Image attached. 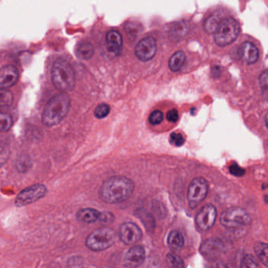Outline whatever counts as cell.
I'll return each instance as SVG.
<instances>
[{"mask_svg":"<svg viewBox=\"0 0 268 268\" xmlns=\"http://www.w3.org/2000/svg\"><path fill=\"white\" fill-rule=\"evenodd\" d=\"M134 184L130 178L115 175L104 182L100 189V199L109 204L123 202L132 196Z\"/></svg>","mask_w":268,"mask_h":268,"instance_id":"cell-1","label":"cell"},{"mask_svg":"<svg viewBox=\"0 0 268 268\" xmlns=\"http://www.w3.org/2000/svg\"><path fill=\"white\" fill-rule=\"evenodd\" d=\"M70 106V97L65 92L55 95L45 107L42 116L43 123L47 127L58 125L67 116Z\"/></svg>","mask_w":268,"mask_h":268,"instance_id":"cell-2","label":"cell"},{"mask_svg":"<svg viewBox=\"0 0 268 268\" xmlns=\"http://www.w3.org/2000/svg\"><path fill=\"white\" fill-rule=\"evenodd\" d=\"M52 81L57 90L71 92L76 86V75L73 67L64 59L58 58L52 68Z\"/></svg>","mask_w":268,"mask_h":268,"instance_id":"cell-3","label":"cell"},{"mask_svg":"<svg viewBox=\"0 0 268 268\" xmlns=\"http://www.w3.org/2000/svg\"><path fill=\"white\" fill-rule=\"evenodd\" d=\"M116 233L109 227H100L89 234L86 245L90 250L99 252L109 249L115 243Z\"/></svg>","mask_w":268,"mask_h":268,"instance_id":"cell-4","label":"cell"},{"mask_svg":"<svg viewBox=\"0 0 268 268\" xmlns=\"http://www.w3.org/2000/svg\"><path fill=\"white\" fill-rule=\"evenodd\" d=\"M240 33L239 22L231 17L222 20L214 35V40L220 47H225L236 41Z\"/></svg>","mask_w":268,"mask_h":268,"instance_id":"cell-5","label":"cell"},{"mask_svg":"<svg viewBox=\"0 0 268 268\" xmlns=\"http://www.w3.org/2000/svg\"><path fill=\"white\" fill-rule=\"evenodd\" d=\"M250 216L242 207H231L223 212L220 216V223L226 228H236L249 224Z\"/></svg>","mask_w":268,"mask_h":268,"instance_id":"cell-6","label":"cell"},{"mask_svg":"<svg viewBox=\"0 0 268 268\" xmlns=\"http://www.w3.org/2000/svg\"><path fill=\"white\" fill-rule=\"evenodd\" d=\"M47 188L43 184H35L21 190L15 199L17 207H24L37 202L47 194Z\"/></svg>","mask_w":268,"mask_h":268,"instance_id":"cell-7","label":"cell"},{"mask_svg":"<svg viewBox=\"0 0 268 268\" xmlns=\"http://www.w3.org/2000/svg\"><path fill=\"white\" fill-rule=\"evenodd\" d=\"M209 185L207 180L202 177L194 178L187 190V200L190 207H197L208 194Z\"/></svg>","mask_w":268,"mask_h":268,"instance_id":"cell-8","label":"cell"},{"mask_svg":"<svg viewBox=\"0 0 268 268\" xmlns=\"http://www.w3.org/2000/svg\"><path fill=\"white\" fill-rule=\"evenodd\" d=\"M157 52V42L152 37H145L138 43L135 54L139 60L148 62L155 57Z\"/></svg>","mask_w":268,"mask_h":268,"instance_id":"cell-9","label":"cell"},{"mask_svg":"<svg viewBox=\"0 0 268 268\" xmlns=\"http://www.w3.org/2000/svg\"><path fill=\"white\" fill-rule=\"evenodd\" d=\"M217 214V210L213 204H207L196 216V224L200 230H210L215 223Z\"/></svg>","mask_w":268,"mask_h":268,"instance_id":"cell-10","label":"cell"},{"mask_svg":"<svg viewBox=\"0 0 268 268\" xmlns=\"http://www.w3.org/2000/svg\"><path fill=\"white\" fill-rule=\"evenodd\" d=\"M119 236L124 244L132 245L139 242L142 237V231L135 223H124L119 227Z\"/></svg>","mask_w":268,"mask_h":268,"instance_id":"cell-11","label":"cell"},{"mask_svg":"<svg viewBox=\"0 0 268 268\" xmlns=\"http://www.w3.org/2000/svg\"><path fill=\"white\" fill-rule=\"evenodd\" d=\"M18 71L15 66H4L0 69V89L10 88L17 83L18 80Z\"/></svg>","mask_w":268,"mask_h":268,"instance_id":"cell-12","label":"cell"},{"mask_svg":"<svg viewBox=\"0 0 268 268\" xmlns=\"http://www.w3.org/2000/svg\"><path fill=\"white\" fill-rule=\"evenodd\" d=\"M145 259V250L142 246H136L129 249L125 256V265L129 267L141 266Z\"/></svg>","mask_w":268,"mask_h":268,"instance_id":"cell-13","label":"cell"},{"mask_svg":"<svg viewBox=\"0 0 268 268\" xmlns=\"http://www.w3.org/2000/svg\"><path fill=\"white\" fill-rule=\"evenodd\" d=\"M239 55L247 64L256 63L259 57V50L250 42H245L239 49Z\"/></svg>","mask_w":268,"mask_h":268,"instance_id":"cell-14","label":"cell"},{"mask_svg":"<svg viewBox=\"0 0 268 268\" xmlns=\"http://www.w3.org/2000/svg\"><path fill=\"white\" fill-rule=\"evenodd\" d=\"M223 250V244L217 239H210L206 241L201 246L202 254L210 259H214L220 256Z\"/></svg>","mask_w":268,"mask_h":268,"instance_id":"cell-15","label":"cell"},{"mask_svg":"<svg viewBox=\"0 0 268 268\" xmlns=\"http://www.w3.org/2000/svg\"><path fill=\"white\" fill-rule=\"evenodd\" d=\"M107 49L111 53L117 54L122 48V38L116 30H111L106 35Z\"/></svg>","mask_w":268,"mask_h":268,"instance_id":"cell-16","label":"cell"},{"mask_svg":"<svg viewBox=\"0 0 268 268\" xmlns=\"http://www.w3.org/2000/svg\"><path fill=\"white\" fill-rule=\"evenodd\" d=\"M100 215H102V213L97 211V210L88 207V209H83V210L78 212L77 218L80 221L91 223H94L96 220H100Z\"/></svg>","mask_w":268,"mask_h":268,"instance_id":"cell-17","label":"cell"},{"mask_svg":"<svg viewBox=\"0 0 268 268\" xmlns=\"http://www.w3.org/2000/svg\"><path fill=\"white\" fill-rule=\"evenodd\" d=\"M168 246L174 252L181 250L184 245V239L180 232L174 230L168 237Z\"/></svg>","mask_w":268,"mask_h":268,"instance_id":"cell-18","label":"cell"},{"mask_svg":"<svg viewBox=\"0 0 268 268\" xmlns=\"http://www.w3.org/2000/svg\"><path fill=\"white\" fill-rule=\"evenodd\" d=\"M189 25L184 21L175 23L171 28V37L176 40H180L187 35Z\"/></svg>","mask_w":268,"mask_h":268,"instance_id":"cell-19","label":"cell"},{"mask_svg":"<svg viewBox=\"0 0 268 268\" xmlns=\"http://www.w3.org/2000/svg\"><path fill=\"white\" fill-rule=\"evenodd\" d=\"M93 54H94V47L89 42H82L78 47L77 55L79 58L87 60L91 58Z\"/></svg>","mask_w":268,"mask_h":268,"instance_id":"cell-20","label":"cell"},{"mask_svg":"<svg viewBox=\"0 0 268 268\" xmlns=\"http://www.w3.org/2000/svg\"><path fill=\"white\" fill-rule=\"evenodd\" d=\"M186 55L182 50L176 52L175 54L171 57L169 62L170 69L174 72L178 71L182 67L185 62Z\"/></svg>","mask_w":268,"mask_h":268,"instance_id":"cell-21","label":"cell"},{"mask_svg":"<svg viewBox=\"0 0 268 268\" xmlns=\"http://www.w3.org/2000/svg\"><path fill=\"white\" fill-rule=\"evenodd\" d=\"M221 21V16L220 14H212L205 21V31L208 33H215Z\"/></svg>","mask_w":268,"mask_h":268,"instance_id":"cell-22","label":"cell"},{"mask_svg":"<svg viewBox=\"0 0 268 268\" xmlns=\"http://www.w3.org/2000/svg\"><path fill=\"white\" fill-rule=\"evenodd\" d=\"M254 252L260 262L268 267V244L257 242L254 246Z\"/></svg>","mask_w":268,"mask_h":268,"instance_id":"cell-23","label":"cell"},{"mask_svg":"<svg viewBox=\"0 0 268 268\" xmlns=\"http://www.w3.org/2000/svg\"><path fill=\"white\" fill-rule=\"evenodd\" d=\"M13 94L7 89H0V110L12 105Z\"/></svg>","mask_w":268,"mask_h":268,"instance_id":"cell-24","label":"cell"},{"mask_svg":"<svg viewBox=\"0 0 268 268\" xmlns=\"http://www.w3.org/2000/svg\"><path fill=\"white\" fill-rule=\"evenodd\" d=\"M12 126V116L7 112H0V132H8Z\"/></svg>","mask_w":268,"mask_h":268,"instance_id":"cell-25","label":"cell"},{"mask_svg":"<svg viewBox=\"0 0 268 268\" xmlns=\"http://www.w3.org/2000/svg\"><path fill=\"white\" fill-rule=\"evenodd\" d=\"M16 167L18 171L21 172H25L29 169L31 167V161L27 156H23L21 158L17 159L16 162Z\"/></svg>","mask_w":268,"mask_h":268,"instance_id":"cell-26","label":"cell"},{"mask_svg":"<svg viewBox=\"0 0 268 268\" xmlns=\"http://www.w3.org/2000/svg\"><path fill=\"white\" fill-rule=\"evenodd\" d=\"M110 112V106L107 104H100L95 109L94 114L98 119L106 117Z\"/></svg>","mask_w":268,"mask_h":268,"instance_id":"cell-27","label":"cell"},{"mask_svg":"<svg viewBox=\"0 0 268 268\" xmlns=\"http://www.w3.org/2000/svg\"><path fill=\"white\" fill-rule=\"evenodd\" d=\"M242 266L243 267H258V266H260V265L258 263L257 260L254 256H252V255H246L243 258Z\"/></svg>","mask_w":268,"mask_h":268,"instance_id":"cell-28","label":"cell"},{"mask_svg":"<svg viewBox=\"0 0 268 268\" xmlns=\"http://www.w3.org/2000/svg\"><path fill=\"white\" fill-rule=\"evenodd\" d=\"M163 121V113L161 111L155 110L151 112L149 116V122L151 125H157Z\"/></svg>","mask_w":268,"mask_h":268,"instance_id":"cell-29","label":"cell"},{"mask_svg":"<svg viewBox=\"0 0 268 268\" xmlns=\"http://www.w3.org/2000/svg\"><path fill=\"white\" fill-rule=\"evenodd\" d=\"M167 259L168 261L171 263L172 266L174 267H183L184 266V261L181 258L177 256V255L173 254V253H170L167 256Z\"/></svg>","mask_w":268,"mask_h":268,"instance_id":"cell-30","label":"cell"},{"mask_svg":"<svg viewBox=\"0 0 268 268\" xmlns=\"http://www.w3.org/2000/svg\"><path fill=\"white\" fill-rule=\"evenodd\" d=\"M10 157V150L6 145L0 144V168L7 162Z\"/></svg>","mask_w":268,"mask_h":268,"instance_id":"cell-31","label":"cell"},{"mask_svg":"<svg viewBox=\"0 0 268 268\" xmlns=\"http://www.w3.org/2000/svg\"><path fill=\"white\" fill-rule=\"evenodd\" d=\"M185 139L181 133L174 132L171 135V142L176 146H181L184 145Z\"/></svg>","mask_w":268,"mask_h":268,"instance_id":"cell-32","label":"cell"},{"mask_svg":"<svg viewBox=\"0 0 268 268\" xmlns=\"http://www.w3.org/2000/svg\"><path fill=\"white\" fill-rule=\"evenodd\" d=\"M141 24H138V23L132 22L128 23L126 26V31L127 33V34H132V35H138L139 33L140 30H141Z\"/></svg>","mask_w":268,"mask_h":268,"instance_id":"cell-33","label":"cell"},{"mask_svg":"<svg viewBox=\"0 0 268 268\" xmlns=\"http://www.w3.org/2000/svg\"><path fill=\"white\" fill-rule=\"evenodd\" d=\"M230 174L234 176L242 177L245 175V170L239 167L237 164H232L229 168Z\"/></svg>","mask_w":268,"mask_h":268,"instance_id":"cell-34","label":"cell"},{"mask_svg":"<svg viewBox=\"0 0 268 268\" xmlns=\"http://www.w3.org/2000/svg\"><path fill=\"white\" fill-rule=\"evenodd\" d=\"M166 119L168 120L170 122H173V123L177 122L179 119L178 111H177V109H172V110L169 111V112H167Z\"/></svg>","mask_w":268,"mask_h":268,"instance_id":"cell-35","label":"cell"},{"mask_svg":"<svg viewBox=\"0 0 268 268\" xmlns=\"http://www.w3.org/2000/svg\"><path fill=\"white\" fill-rule=\"evenodd\" d=\"M260 84L264 87L268 88V70L263 72L260 76Z\"/></svg>","mask_w":268,"mask_h":268,"instance_id":"cell-36","label":"cell"},{"mask_svg":"<svg viewBox=\"0 0 268 268\" xmlns=\"http://www.w3.org/2000/svg\"><path fill=\"white\" fill-rule=\"evenodd\" d=\"M114 217L110 213H102L100 220L104 222H109L111 220H113Z\"/></svg>","mask_w":268,"mask_h":268,"instance_id":"cell-37","label":"cell"},{"mask_svg":"<svg viewBox=\"0 0 268 268\" xmlns=\"http://www.w3.org/2000/svg\"><path fill=\"white\" fill-rule=\"evenodd\" d=\"M263 95H264L265 99H267L268 100V88H264Z\"/></svg>","mask_w":268,"mask_h":268,"instance_id":"cell-38","label":"cell"},{"mask_svg":"<svg viewBox=\"0 0 268 268\" xmlns=\"http://www.w3.org/2000/svg\"><path fill=\"white\" fill-rule=\"evenodd\" d=\"M265 124H266V128L268 129V113L266 114V118H265Z\"/></svg>","mask_w":268,"mask_h":268,"instance_id":"cell-39","label":"cell"}]
</instances>
